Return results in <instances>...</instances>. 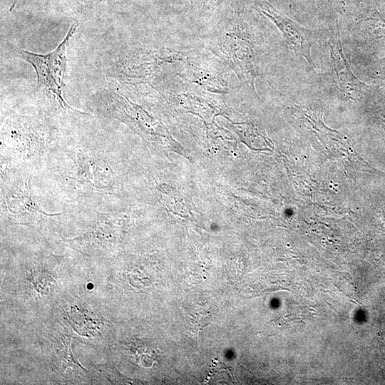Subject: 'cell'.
<instances>
[{"mask_svg": "<svg viewBox=\"0 0 385 385\" xmlns=\"http://www.w3.org/2000/svg\"><path fill=\"white\" fill-rule=\"evenodd\" d=\"M212 36L210 46L215 55L255 91V81L262 71V50L255 31L243 20L232 18L219 25Z\"/></svg>", "mask_w": 385, "mask_h": 385, "instance_id": "1", "label": "cell"}, {"mask_svg": "<svg viewBox=\"0 0 385 385\" xmlns=\"http://www.w3.org/2000/svg\"><path fill=\"white\" fill-rule=\"evenodd\" d=\"M76 29V25H72L63 40L48 53L38 54L25 50L18 51L19 56L34 67L38 86L52 93L61 108L71 110L74 109L70 107L62 97V90L65 86L66 47Z\"/></svg>", "mask_w": 385, "mask_h": 385, "instance_id": "2", "label": "cell"}, {"mask_svg": "<svg viewBox=\"0 0 385 385\" xmlns=\"http://www.w3.org/2000/svg\"><path fill=\"white\" fill-rule=\"evenodd\" d=\"M177 74L184 81L197 83L204 90L218 93L229 91V84L225 78L220 63L213 58L190 51L186 52L180 61Z\"/></svg>", "mask_w": 385, "mask_h": 385, "instance_id": "3", "label": "cell"}, {"mask_svg": "<svg viewBox=\"0 0 385 385\" xmlns=\"http://www.w3.org/2000/svg\"><path fill=\"white\" fill-rule=\"evenodd\" d=\"M254 4L256 9L277 26L289 48L314 68L311 49L317 38L313 31L288 18L266 0H255Z\"/></svg>", "mask_w": 385, "mask_h": 385, "instance_id": "4", "label": "cell"}, {"mask_svg": "<svg viewBox=\"0 0 385 385\" xmlns=\"http://www.w3.org/2000/svg\"><path fill=\"white\" fill-rule=\"evenodd\" d=\"M329 74L334 87L344 96L354 100L365 86L354 74L345 56L338 29L331 31L328 43Z\"/></svg>", "mask_w": 385, "mask_h": 385, "instance_id": "5", "label": "cell"}, {"mask_svg": "<svg viewBox=\"0 0 385 385\" xmlns=\"http://www.w3.org/2000/svg\"><path fill=\"white\" fill-rule=\"evenodd\" d=\"M72 179L86 184L95 190H104L112 185V169L106 160L82 152L73 158L71 166Z\"/></svg>", "mask_w": 385, "mask_h": 385, "instance_id": "6", "label": "cell"}, {"mask_svg": "<svg viewBox=\"0 0 385 385\" xmlns=\"http://www.w3.org/2000/svg\"><path fill=\"white\" fill-rule=\"evenodd\" d=\"M30 186V179L25 178L14 184L6 196L8 210L16 219L26 220L37 215H49L33 200Z\"/></svg>", "mask_w": 385, "mask_h": 385, "instance_id": "7", "label": "cell"}, {"mask_svg": "<svg viewBox=\"0 0 385 385\" xmlns=\"http://www.w3.org/2000/svg\"><path fill=\"white\" fill-rule=\"evenodd\" d=\"M10 140L13 152L24 161L41 155L46 148V141L41 134L26 130L19 131L18 128L11 132Z\"/></svg>", "mask_w": 385, "mask_h": 385, "instance_id": "8", "label": "cell"}]
</instances>
